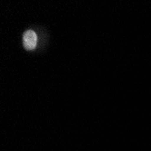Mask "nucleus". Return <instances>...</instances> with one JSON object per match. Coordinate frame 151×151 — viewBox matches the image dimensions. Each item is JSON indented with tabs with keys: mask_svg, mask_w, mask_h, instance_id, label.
Wrapping results in <instances>:
<instances>
[{
	"mask_svg": "<svg viewBox=\"0 0 151 151\" xmlns=\"http://www.w3.org/2000/svg\"><path fill=\"white\" fill-rule=\"evenodd\" d=\"M23 44L26 50H33L37 44V35L33 30H27L23 35Z\"/></svg>",
	"mask_w": 151,
	"mask_h": 151,
	"instance_id": "obj_1",
	"label": "nucleus"
}]
</instances>
